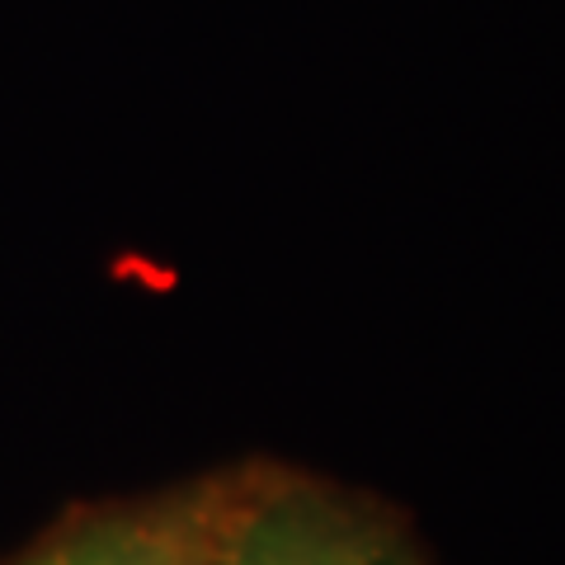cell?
I'll return each instance as SVG.
<instances>
[{
	"label": "cell",
	"mask_w": 565,
	"mask_h": 565,
	"mask_svg": "<svg viewBox=\"0 0 565 565\" xmlns=\"http://www.w3.org/2000/svg\"><path fill=\"white\" fill-rule=\"evenodd\" d=\"M207 565H424L382 504L307 471L245 467L207 481Z\"/></svg>",
	"instance_id": "cell-1"
},
{
	"label": "cell",
	"mask_w": 565,
	"mask_h": 565,
	"mask_svg": "<svg viewBox=\"0 0 565 565\" xmlns=\"http://www.w3.org/2000/svg\"><path fill=\"white\" fill-rule=\"evenodd\" d=\"M14 565H207V486L90 509Z\"/></svg>",
	"instance_id": "cell-2"
}]
</instances>
